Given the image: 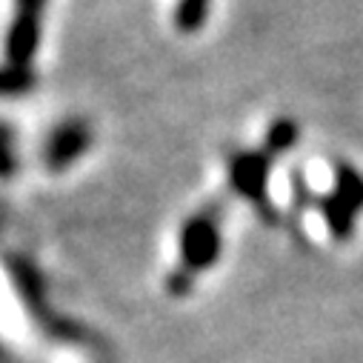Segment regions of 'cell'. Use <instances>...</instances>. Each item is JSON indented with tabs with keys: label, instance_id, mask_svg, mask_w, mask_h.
Instances as JSON below:
<instances>
[{
	"label": "cell",
	"instance_id": "obj_3",
	"mask_svg": "<svg viewBox=\"0 0 363 363\" xmlns=\"http://www.w3.org/2000/svg\"><path fill=\"white\" fill-rule=\"evenodd\" d=\"M46 0H18V15L6 35V55L12 66H29L40 43V21Z\"/></svg>",
	"mask_w": 363,
	"mask_h": 363
},
{
	"label": "cell",
	"instance_id": "obj_1",
	"mask_svg": "<svg viewBox=\"0 0 363 363\" xmlns=\"http://www.w3.org/2000/svg\"><path fill=\"white\" fill-rule=\"evenodd\" d=\"M220 255V226L218 212L203 209L192 215L180 232V257H184L186 272H203L209 269Z\"/></svg>",
	"mask_w": 363,
	"mask_h": 363
},
{
	"label": "cell",
	"instance_id": "obj_10",
	"mask_svg": "<svg viewBox=\"0 0 363 363\" xmlns=\"http://www.w3.org/2000/svg\"><path fill=\"white\" fill-rule=\"evenodd\" d=\"M189 275H192V272H177V275H172V278H169V292H174V295L189 292V286H192Z\"/></svg>",
	"mask_w": 363,
	"mask_h": 363
},
{
	"label": "cell",
	"instance_id": "obj_6",
	"mask_svg": "<svg viewBox=\"0 0 363 363\" xmlns=\"http://www.w3.org/2000/svg\"><path fill=\"white\" fill-rule=\"evenodd\" d=\"M352 215H357L363 209V174L349 169L346 163H340L335 169V192H332Z\"/></svg>",
	"mask_w": 363,
	"mask_h": 363
},
{
	"label": "cell",
	"instance_id": "obj_5",
	"mask_svg": "<svg viewBox=\"0 0 363 363\" xmlns=\"http://www.w3.org/2000/svg\"><path fill=\"white\" fill-rule=\"evenodd\" d=\"M89 143H92V129H89L86 121L72 118V121L60 123L49 135V143H46V163H49V169L52 172L69 169L89 149Z\"/></svg>",
	"mask_w": 363,
	"mask_h": 363
},
{
	"label": "cell",
	"instance_id": "obj_4",
	"mask_svg": "<svg viewBox=\"0 0 363 363\" xmlns=\"http://www.w3.org/2000/svg\"><path fill=\"white\" fill-rule=\"evenodd\" d=\"M229 177L235 192L249 198L263 218H272V206L266 198V177H269V155L266 152H240L232 157Z\"/></svg>",
	"mask_w": 363,
	"mask_h": 363
},
{
	"label": "cell",
	"instance_id": "obj_8",
	"mask_svg": "<svg viewBox=\"0 0 363 363\" xmlns=\"http://www.w3.org/2000/svg\"><path fill=\"white\" fill-rule=\"evenodd\" d=\"M298 143V123L295 121H278L266 135V155H281Z\"/></svg>",
	"mask_w": 363,
	"mask_h": 363
},
{
	"label": "cell",
	"instance_id": "obj_2",
	"mask_svg": "<svg viewBox=\"0 0 363 363\" xmlns=\"http://www.w3.org/2000/svg\"><path fill=\"white\" fill-rule=\"evenodd\" d=\"M6 263H9V272H12V278H15V286H18L21 298L26 301L29 312L35 315V320H38L46 332H52L55 337H63V340H69V337H80L77 329H69V326H66L63 320H57V315L46 306L43 284H40V275L35 272V266L26 263V260H21V257H6Z\"/></svg>",
	"mask_w": 363,
	"mask_h": 363
},
{
	"label": "cell",
	"instance_id": "obj_7",
	"mask_svg": "<svg viewBox=\"0 0 363 363\" xmlns=\"http://www.w3.org/2000/svg\"><path fill=\"white\" fill-rule=\"evenodd\" d=\"M35 86V74L29 66H6L0 69V98H15L23 95Z\"/></svg>",
	"mask_w": 363,
	"mask_h": 363
},
{
	"label": "cell",
	"instance_id": "obj_9",
	"mask_svg": "<svg viewBox=\"0 0 363 363\" xmlns=\"http://www.w3.org/2000/svg\"><path fill=\"white\" fill-rule=\"evenodd\" d=\"M209 15V0H180L177 6V26L184 32H198Z\"/></svg>",
	"mask_w": 363,
	"mask_h": 363
}]
</instances>
